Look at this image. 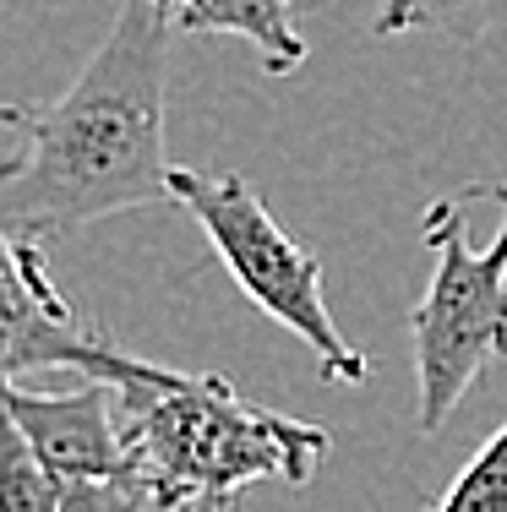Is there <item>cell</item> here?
Here are the masks:
<instances>
[{
  "mask_svg": "<svg viewBox=\"0 0 507 512\" xmlns=\"http://www.w3.org/2000/svg\"><path fill=\"white\" fill-rule=\"evenodd\" d=\"M175 0H120L104 44L60 99L6 104L0 224L22 246L71 240L104 218L169 202V39Z\"/></svg>",
  "mask_w": 507,
  "mask_h": 512,
  "instance_id": "cell-1",
  "label": "cell"
},
{
  "mask_svg": "<svg viewBox=\"0 0 507 512\" xmlns=\"http://www.w3.org/2000/svg\"><path fill=\"white\" fill-rule=\"evenodd\" d=\"M110 387L131 469L153 512H219L262 480L306 491L333 447L322 425L251 404L224 376H186L148 360Z\"/></svg>",
  "mask_w": 507,
  "mask_h": 512,
  "instance_id": "cell-2",
  "label": "cell"
},
{
  "mask_svg": "<svg viewBox=\"0 0 507 512\" xmlns=\"http://www.w3.org/2000/svg\"><path fill=\"white\" fill-rule=\"evenodd\" d=\"M431 246L426 300L409 311L420 431L437 436L491 360H507V180L437 197L420 218Z\"/></svg>",
  "mask_w": 507,
  "mask_h": 512,
  "instance_id": "cell-3",
  "label": "cell"
},
{
  "mask_svg": "<svg viewBox=\"0 0 507 512\" xmlns=\"http://www.w3.org/2000/svg\"><path fill=\"white\" fill-rule=\"evenodd\" d=\"M169 202H180L202 224L213 256L224 273L240 284L262 316L295 333L300 344L317 355V371L328 382H366L371 360L338 333L328 295H322V262L306 251L295 235L273 218V207L257 197L240 175H202V169H180L169 175Z\"/></svg>",
  "mask_w": 507,
  "mask_h": 512,
  "instance_id": "cell-4",
  "label": "cell"
},
{
  "mask_svg": "<svg viewBox=\"0 0 507 512\" xmlns=\"http://www.w3.org/2000/svg\"><path fill=\"white\" fill-rule=\"evenodd\" d=\"M0 398L50 463L60 512H153L120 436L110 382H88L77 393H33L22 382H0Z\"/></svg>",
  "mask_w": 507,
  "mask_h": 512,
  "instance_id": "cell-5",
  "label": "cell"
},
{
  "mask_svg": "<svg viewBox=\"0 0 507 512\" xmlns=\"http://www.w3.org/2000/svg\"><path fill=\"white\" fill-rule=\"evenodd\" d=\"M82 371L88 382H126L148 360L120 355L104 327L82 322L50 284L44 246H22L0 224V382L33 371Z\"/></svg>",
  "mask_w": 507,
  "mask_h": 512,
  "instance_id": "cell-6",
  "label": "cell"
},
{
  "mask_svg": "<svg viewBox=\"0 0 507 512\" xmlns=\"http://www.w3.org/2000/svg\"><path fill=\"white\" fill-rule=\"evenodd\" d=\"M180 33H229L257 50L268 77L306 66V39L295 28V0H175Z\"/></svg>",
  "mask_w": 507,
  "mask_h": 512,
  "instance_id": "cell-7",
  "label": "cell"
},
{
  "mask_svg": "<svg viewBox=\"0 0 507 512\" xmlns=\"http://www.w3.org/2000/svg\"><path fill=\"white\" fill-rule=\"evenodd\" d=\"M507 22V0H382L371 33H437L448 44H480Z\"/></svg>",
  "mask_w": 507,
  "mask_h": 512,
  "instance_id": "cell-8",
  "label": "cell"
},
{
  "mask_svg": "<svg viewBox=\"0 0 507 512\" xmlns=\"http://www.w3.org/2000/svg\"><path fill=\"white\" fill-rule=\"evenodd\" d=\"M0 512H60V485L0 398Z\"/></svg>",
  "mask_w": 507,
  "mask_h": 512,
  "instance_id": "cell-9",
  "label": "cell"
},
{
  "mask_svg": "<svg viewBox=\"0 0 507 512\" xmlns=\"http://www.w3.org/2000/svg\"><path fill=\"white\" fill-rule=\"evenodd\" d=\"M437 512H507V425L497 436H486V447L458 469Z\"/></svg>",
  "mask_w": 507,
  "mask_h": 512,
  "instance_id": "cell-10",
  "label": "cell"
}]
</instances>
